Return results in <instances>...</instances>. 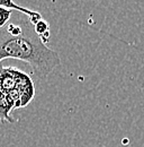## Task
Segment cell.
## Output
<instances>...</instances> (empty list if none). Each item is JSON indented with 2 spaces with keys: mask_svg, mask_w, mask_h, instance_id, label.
<instances>
[{
  "mask_svg": "<svg viewBox=\"0 0 144 147\" xmlns=\"http://www.w3.org/2000/svg\"><path fill=\"white\" fill-rule=\"evenodd\" d=\"M5 59L28 63L39 78H45L61 63L59 53L41 40L31 20L20 17L0 30V61Z\"/></svg>",
  "mask_w": 144,
  "mask_h": 147,
  "instance_id": "cell-1",
  "label": "cell"
},
{
  "mask_svg": "<svg viewBox=\"0 0 144 147\" xmlns=\"http://www.w3.org/2000/svg\"><path fill=\"white\" fill-rule=\"evenodd\" d=\"M0 6H3V7H7V8L13 9V10H17L19 13H23L24 15L28 16V19L31 20V23L33 25H35L41 19H43L42 15L38 11L28 9V8H25L23 6H19L14 0H0Z\"/></svg>",
  "mask_w": 144,
  "mask_h": 147,
  "instance_id": "cell-2",
  "label": "cell"
},
{
  "mask_svg": "<svg viewBox=\"0 0 144 147\" xmlns=\"http://www.w3.org/2000/svg\"><path fill=\"white\" fill-rule=\"evenodd\" d=\"M14 110L8 97L7 94L0 91V121L1 122H15V120L10 117L11 111Z\"/></svg>",
  "mask_w": 144,
  "mask_h": 147,
  "instance_id": "cell-3",
  "label": "cell"
},
{
  "mask_svg": "<svg viewBox=\"0 0 144 147\" xmlns=\"http://www.w3.org/2000/svg\"><path fill=\"white\" fill-rule=\"evenodd\" d=\"M34 30L36 34L41 37V40L46 44L50 38V24L46 20L41 19L37 24L34 25Z\"/></svg>",
  "mask_w": 144,
  "mask_h": 147,
  "instance_id": "cell-4",
  "label": "cell"
},
{
  "mask_svg": "<svg viewBox=\"0 0 144 147\" xmlns=\"http://www.w3.org/2000/svg\"><path fill=\"white\" fill-rule=\"evenodd\" d=\"M14 10L3 6H0V30H2L13 17Z\"/></svg>",
  "mask_w": 144,
  "mask_h": 147,
  "instance_id": "cell-5",
  "label": "cell"
}]
</instances>
